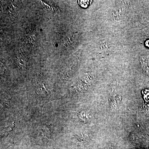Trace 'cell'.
<instances>
[{
    "label": "cell",
    "mask_w": 149,
    "mask_h": 149,
    "mask_svg": "<svg viewBox=\"0 0 149 149\" xmlns=\"http://www.w3.org/2000/svg\"><path fill=\"white\" fill-rule=\"evenodd\" d=\"M141 63L142 68L145 71L146 73L149 72V65L148 61L146 57L142 58L141 60Z\"/></svg>",
    "instance_id": "1"
},
{
    "label": "cell",
    "mask_w": 149,
    "mask_h": 149,
    "mask_svg": "<svg viewBox=\"0 0 149 149\" xmlns=\"http://www.w3.org/2000/svg\"><path fill=\"white\" fill-rule=\"evenodd\" d=\"M146 45L149 47V40H148L146 42Z\"/></svg>",
    "instance_id": "2"
}]
</instances>
